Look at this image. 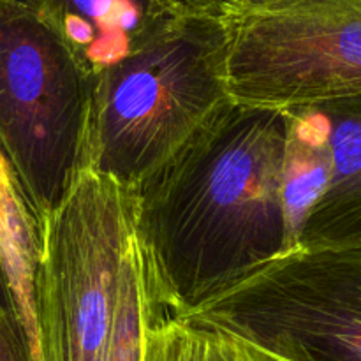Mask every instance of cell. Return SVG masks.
I'll list each match as a JSON object with an SVG mask.
<instances>
[{
  "mask_svg": "<svg viewBox=\"0 0 361 361\" xmlns=\"http://www.w3.org/2000/svg\"><path fill=\"white\" fill-rule=\"evenodd\" d=\"M288 115L229 102L133 192L152 302L183 316L288 252Z\"/></svg>",
  "mask_w": 361,
  "mask_h": 361,
  "instance_id": "cell-1",
  "label": "cell"
},
{
  "mask_svg": "<svg viewBox=\"0 0 361 361\" xmlns=\"http://www.w3.org/2000/svg\"><path fill=\"white\" fill-rule=\"evenodd\" d=\"M229 102L224 23L176 14L94 78L85 169L134 192Z\"/></svg>",
  "mask_w": 361,
  "mask_h": 361,
  "instance_id": "cell-2",
  "label": "cell"
},
{
  "mask_svg": "<svg viewBox=\"0 0 361 361\" xmlns=\"http://www.w3.org/2000/svg\"><path fill=\"white\" fill-rule=\"evenodd\" d=\"M92 88L35 0H0V154L39 224L85 169Z\"/></svg>",
  "mask_w": 361,
  "mask_h": 361,
  "instance_id": "cell-3",
  "label": "cell"
},
{
  "mask_svg": "<svg viewBox=\"0 0 361 361\" xmlns=\"http://www.w3.org/2000/svg\"><path fill=\"white\" fill-rule=\"evenodd\" d=\"M133 204V190L83 169L41 222L37 361H101L134 231Z\"/></svg>",
  "mask_w": 361,
  "mask_h": 361,
  "instance_id": "cell-4",
  "label": "cell"
},
{
  "mask_svg": "<svg viewBox=\"0 0 361 361\" xmlns=\"http://www.w3.org/2000/svg\"><path fill=\"white\" fill-rule=\"evenodd\" d=\"M176 317L271 361H361V245L286 252Z\"/></svg>",
  "mask_w": 361,
  "mask_h": 361,
  "instance_id": "cell-5",
  "label": "cell"
},
{
  "mask_svg": "<svg viewBox=\"0 0 361 361\" xmlns=\"http://www.w3.org/2000/svg\"><path fill=\"white\" fill-rule=\"evenodd\" d=\"M222 23L235 104L288 111L361 95V0H256Z\"/></svg>",
  "mask_w": 361,
  "mask_h": 361,
  "instance_id": "cell-6",
  "label": "cell"
},
{
  "mask_svg": "<svg viewBox=\"0 0 361 361\" xmlns=\"http://www.w3.org/2000/svg\"><path fill=\"white\" fill-rule=\"evenodd\" d=\"M324 130L330 178L296 249L361 245V95L312 104Z\"/></svg>",
  "mask_w": 361,
  "mask_h": 361,
  "instance_id": "cell-7",
  "label": "cell"
},
{
  "mask_svg": "<svg viewBox=\"0 0 361 361\" xmlns=\"http://www.w3.org/2000/svg\"><path fill=\"white\" fill-rule=\"evenodd\" d=\"M92 78L176 16L171 0H35Z\"/></svg>",
  "mask_w": 361,
  "mask_h": 361,
  "instance_id": "cell-8",
  "label": "cell"
},
{
  "mask_svg": "<svg viewBox=\"0 0 361 361\" xmlns=\"http://www.w3.org/2000/svg\"><path fill=\"white\" fill-rule=\"evenodd\" d=\"M41 254V224L16 176L0 154V267L13 300L14 316L37 361L34 279Z\"/></svg>",
  "mask_w": 361,
  "mask_h": 361,
  "instance_id": "cell-9",
  "label": "cell"
},
{
  "mask_svg": "<svg viewBox=\"0 0 361 361\" xmlns=\"http://www.w3.org/2000/svg\"><path fill=\"white\" fill-rule=\"evenodd\" d=\"M148 291V289H147ZM143 361H270L252 345L214 328L162 312L148 295Z\"/></svg>",
  "mask_w": 361,
  "mask_h": 361,
  "instance_id": "cell-10",
  "label": "cell"
},
{
  "mask_svg": "<svg viewBox=\"0 0 361 361\" xmlns=\"http://www.w3.org/2000/svg\"><path fill=\"white\" fill-rule=\"evenodd\" d=\"M148 291L136 235H130L120 270L111 328L101 361H143Z\"/></svg>",
  "mask_w": 361,
  "mask_h": 361,
  "instance_id": "cell-11",
  "label": "cell"
},
{
  "mask_svg": "<svg viewBox=\"0 0 361 361\" xmlns=\"http://www.w3.org/2000/svg\"><path fill=\"white\" fill-rule=\"evenodd\" d=\"M0 361H34L20 324L6 312H0Z\"/></svg>",
  "mask_w": 361,
  "mask_h": 361,
  "instance_id": "cell-12",
  "label": "cell"
},
{
  "mask_svg": "<svg viewBox=\"0 0 361 361\" xmlns=\"http://www.w3.org/2000/svg\"><path fill=\"white\" fill-rule=\"evenodd\" d=\"M178 13L182 14H197V16L210 18H226L233 11L252 4L256 0H171Z\"/></svg>",
  "mask_w": 361,
  "mask_h": 361,
  "instance_id": "cell-13",
  "label": "cell"
},
{
  "mask_svg": "<svg viewBox=\"0 0 361 361\" xmlns=\"http://www.w3.org/2000/svg\"><path fill=\"white\" fill-rule=\"evenodd\" d=\"M0 312H6L9 316H14V309H13V300H11V293L9 288H7V281H6V275H4L2 267H0ZM18 321V319H16Z\"/></svg>",
  "mask_w": 361,
  "mask_h": 361,
  "instance_id": "cell-14",
  "label": "cell"
},
{
  "mask_svg": "<svg viewBox=\"0 0 361 361\" xmlns=\"http://www.w3.org/2000/svg\"><path fill=\"white\" fill-rule=\"evenodd\" d=\"M270 361H271V360H270Z\"/></svg>",
  "mask_w": 361,
  "mask_h": 361,
  "instance_id": "cell-15",
  "label": "cell"
}]
</instances>
